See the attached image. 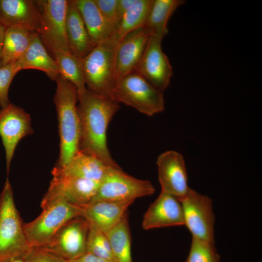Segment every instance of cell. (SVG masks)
<instances>
[{"mask_svg": "<svg viewBox=\"0 0 262 262\" xmlns=\"http://www.w3.org/2000/svg\"><path fill=\"white\" fill-rule=\"evenodd\" d=\"M32 248L25 236L7 177L0 195V260L26 253Z\"/></svg>", "mask_w": 262, "mask_h": 262, "instance_id": "cell-6", "label": "cell"}, {"mask_svg": "<svg viewBox=\"0 0 262 262\" xmlns=\"http://www.w3.org/2000/svg\"><path fill=\"white\" fill-rule=\"evenodd\" d=\"M78 102L80 151L97 158L109 166L119 167L110 154L106 136L108 125L120 108L119 103L87 88L78 96Z\"/></svg>", "mask_w": 262, "mask_h": 262, "instance_id": "cell-1", "label": "cell"}, {"mask_svg": "<svg viewBox=\"0 0 262 262\" xmlns=\"http://www.w3.org/2000/svg\"><path fill=\"white\" fill-rule=\"evenodd\" d=\"M155 191V188L149 180L129 175L120 167H111L100 182L92 202L100 200L134 201L137 198L152 195Z\"/></svg>", "mask_w": 262, "mask_h": 262, "instance_id": "cell-8", "label": "cell"}, {"mask_svg": "<svg viewBox=\"0 0 262 262\" xmlns=\"http://www.w3.org/2000/svg\"><path fill=\"white\" fill-rule=\"evenodd\" d=\"M16 63L20 70H39L45 73L51 80L55 81L60 75L56 62L49 54L40 34L36 32H33L26 51Z\"/></svg>", "mask_w": 262, "mask_h": 262, "instance_id": "cell-20", "label": "cell"}, {"mask_svg": "<svg viewBox=\"0 0 262 262\" xmlns=\"http://www.w3.org/2000/svg\"><path fill=\"white\" fill-rule=\"evenodd\" d=\"M114 262H132L131 237L127 214L106 234Z\"/></svg>", "mask_w": 262, "mask_h": 262, "instance_id": "cell-26", "label": "cell"}, {"mask_svg": "<svg viewBox=\"0 0 262 262\" xmlns=\"http://www.w3.org/2000/svg\"><path fill=\"white\" fill-rule=\"evenodd\" d=\"M111 167L97 158L81 151L65 166L54 167L52 172L100 182Z\"/></svg>", "mask_w": 262, "mask_h": 262, "instance_id": "cell-21", "label": "cell"}, {"mask_svg": "<svg viewBox=\"0 0 262 262\" xmlns=\"http://www.w3.org/2000/svg\"><path fill=\"white\" fill-rule=\"evenodd\" d=\"M58 66L60 75L76 87L78 96L86 89L82 59L70 51H58L53 55Z\"/></svg>", "mask_w": 262, "mask_h": 262, "instance_id": "cell-27", "label": "cell"}, {"mask_svg": "<svg viewBox=\"0 0 262 262\" xmlns=\"http://www.w3.org/2000/svg\"><path fill=\"white\" fill-rule=\"evenodd\" d=\"M156 163L161 191L181 201L190 188L182 155L176 151H166L158 156Z\"/></svg>", "mask_w": 262, "mask_h": 262, "instance_id": "cell-14", "label": "cell"}, {"mask_svg": "<svg viewBox=\"0 0 262 262\" xmlns=\"http://www.w3.org/2000/svg\"><path fill=\"white\" fill-rule=\"evenodd\" d=\"M214 244L192 238L184 262H220V256Z\"/></svg>", "mask_w": 262, "mask_h": 262, "instance_id": "cell-29", "label": "cell"}, {"mask_svg": "<svg viewBox=\"0 0 262 262\" xmlns=\"http://www.w3.org/2000/svg\"><path fill=\"white\" fill-rule=\"evenodd\" d=\"M149 37L142 26L128 33L118 42L115 52L116 81L135 70L143 56Z\"/></svg>", "mask_w": 262, "mask_h": 262, "instance_id": "cell-15", "label": "cell"}, {"mask_svg": "<svg viewBox=\"0 0 262 262\" xmlns=\"http://www.w3.org/2000/svg\"><path fill=\"white\" fill-rule=\"evenodd\" d=\"M20 71L16 62L0 67V106L1 109L5 108L10 103L8 98L9 87L15 76Z\"/></svg>", "mask_w": 262, "mask_h": 262, "instance_id": "cell-30", "label": "cell"}, {"mask_svg": "<svg viewBox=\"0 0 262 262\" xmlns=\"http://www.w3.org/2000/svg\"><path fill=\"white\" fill-rule=\"evenodd\" d=\"M0 23L39 33L40 15L34 0H0Z\"/></svg>", "mask_w": 262, "mask_h": 262, "instance_id": "cell-18", "label": "cell"}, {"mask_svg": "<svg viewBox=\"0 0 262 262\" xmlns=\"http://www.w3.org/2000/svg\"><path fill=\"white\" fill-rule=\"evenodd\" d=\"M153 0H137L123 15L110 38L116 43L131 31L144 25Z\"/></svg>", "mask_w": 262, "mask_h": 262, "instance_id": "cell-25", "label": "cell"}, {"mask_svg": "<svg viewBox=\"0 0 262 262\" xmlns=\"http://www.w3.org/2000/svg\"><path fill=\"white\" fill-rule=\"evenodd\" d=\"M66 30L69 51L78 57L84 58L94 46L74 0H67Z\"/></svg>", "mask_w": 262, "mask_h": 262, "instance_id": "cell-19", "label": "cell"}, {"mask_svg": "<svg viewBox=\"0 0 262 262\" xmlns=\"http://www.w3.org/2000/svg\"><path fill=\"white\" fill-rule=\"evenodd\" d=\"M66 262H67V261H66Z\"/></svg>", "mask_w": 262, "mask_h": 262, "instance_id": "cell-37", "label": "cell"}, {"mask_svg": "<svg viewBox=\"0 0 262 262\" xmlns=\"http://www.w3.org/2000/svg\"><path fill=\"white\" fill-rule=\"evenodd\" d=\"M28 262H66V261L43 248L32 247Z\"/></svg>", "mask_w": 262, "mask_h": 262, "instance_id": "cell-32", "label": "cell"}, {"mask_svg": "<svg viewBox=\"0 0 262 262\" xmlns=\"http://www.w3.org/2000/svg\"><path fill=\"white\" fill-rule=\"evenodd\" d=\"M31 251V250L25 254L0 259V262H28L29 256Z\"/></svg>", "mask_w": 262, "mask_h": 262, "instance_id": "cell-35", "label": "cell"}, {"mask_svg": "<svg viewBox=\"0 0 262 262\" xmlns=\"http://www.w3.org/2000/svg\"><path fill=\"white\" fill-rule=\"evenodd\" d=\"M41 207V213L23 224L25 236L31 247H45L65 224L80 216L79 207L61 198L44 196Z\"/></svg>", "mask_w": 262, "mask_h": 262, "instance_id": "cell-3", "label": "cell"}, {"mask_svg": "<svg viewBox=\"0 0 262 262\" xmlns=\"http://www.w3.org/2000/svg\"><path fill=\"white\" fill-rule=\"evenodd\" d=\"M7 27L0 23V55L2 49Z\"/></svg>", "mask_w": 262, "mask_h": 262, "instance_id": "cell-36", "label": "cell"}, {"mask_svg": "<svg viewBox=\"0 0 262 262\" xmlns=\"http://www.w3.org/2000/svg\"><path fill=\"white\" fill-rule=\"evenodd\" d=\"M137 0H118L117 14L119 21L123 15L136 2Z\"/></svg>", "mask_w": 262, "mask_h": 262, "instance_id": "cell-34", "label": "cell"}, {"mask_svg": "<svg viewBox=\"0 0 262 262\" xmlns=\"http://www.w3.org/2000/svg\"><path fill=\"white\" fill-rule=\"evenodd\" d=\"M117 44L110 38L95 46L82 59L86 88L111 99L116 81L115 52Z\"/></svg>", "mask_w": 262, "mask_h": 262, "instance_id": "cell-5", "label": "cell"}, {"mask_svg": "<svg viewBox=\"0 0 262 262\" xmlns=\"http://www.w3.org/2000/svg\"><path fill=\"white\" fill-rule=\"evenodd\" d=\"M33 32L18 27L6 28L0 55V67L17 62L26 51Z\"/></svg>", "mask_w": 262, "mask_h": 262, "instance_id": "cell-24", "label": "cell"}, {"mask_svg": "<svg viewBox=\"0 0 262 262\" xmlns=\"http://www.w3.org/2000/svg\"><path fill=\"white\" fill-rule=\"evenodd\" d=\"M162 41L160 38L149 35L143 56L134 71L163 92L170 84L173 69L162 50Z\"/></svg>", "mask_w": 262, "mask_h": 262, "instance_id": "cell-12", "label": "cell"}, {"mask_svg": "<svg viewBox=\"0 0 262 262\" xmlns=\"http://www.w3.org/2000/svg\"><path fill=\"white\" fill-rule=\"evenodd\" d=\"M40 15L39 32L43 44L53 55L69 51L66 30V0H34Z\"/></svg>", "mask_w": 262, "mask_h": 262, "instance_id": "cell-7", "label": "cell"}, {"mask_svg": "<svg viewBox=\"0 0 262 262\" xmlns=\"http://www.w3.org/2000/svg\"><path fill=\"white\" fill-rule=\"evenodd\" d=\"M93 46L109 39L114 29L100 12L94 0H74Z\"/></svg>", "mask_w": 262, "mask_h": 262, "instance_id": "cell-22", "label": "cell"}, {"mask_svg": "<svg viewBox=\"0 0 262 262\" xmlns=\"http://www.w3.org/2000/svg\"><path fill=\"white\" fill-rule=\"evenodd\" d=\"M185 2L184 0H153L143 26L148 34L163 40L168 33L167 24L169 18Z\"/></svg>", "mask_w": 262, "mask_h": 262, "instance_id": "cell-23", "label": "cell"}, {"mask_svg": "<svg viewBox=\"0 0 262 262\" xmlns=\"http://www.w3.org/2000/svg\"><path fill=\"white\" fill-rule=\"evenodd\" d=\"M111 98L118 103L131 107L149 116L164 109L163 92L156 88L135 71L115 81Z\"/></svg>", "mask_w": 262, "mask_h": 262, "instance_id": "cell-4", "label": "cell"}, {"mask_svg": "<svg viewBox=\"0 0 262 262\" xmlns=\"http://www.w3.org/2000/svg\"><path fill=\"white\" fill-rule=\"evenodd\" d=\"M134 201L96 200L79 207L80 216L106 235L118 224Z\"/></svg>", "mask_w": 262, "mask_h": 262, "instance_id": "cell-17", "label": "cell"}, {"mask_svg": "<svg viewBox=\"0 0 262 262\" xmlns=\"http://www.w3.org/2000/svg\"><path fill=\"white\" fill-rule=\"evenodd\" d=\"M88 224L87 252L109 262H114L107 235L95 226Z\"/></svg>", "mask_w": 262, "mask_h": 262, "instance_id": "cell-28", "label": "cell"}, {"mask_svg": "<svg viewBox=\"0 0 262 262\" xmlns=\"http://www.w3.org/2000/svg\"><path fill=\"white\" fill-rule=\"evenodd\" d=\"M33 133L29 114L10 103L0 110V137L3 145L7 175L16 148L24 137Z\"/></svg>", "mask_w": 262, "mask_h": 262, "instance_id": "cell-11", "label": "cell"}, {"mask_svg": "<svg viewBox=\"0 0 262 262\" xmlns=\"http://www.w3.org/2000/svg\"><path fill=\"white\" fill-rule=\"evenodd\" d=\"M94 1L104 17L115 31L119 22L117 14L118 0H94Z\"/></svg>", "mask_w": 262, "mask_h": 262, "instance_id": "cell-31", "label": "cell"}, {"mask_svg": "<svg viewBox=\"0 0 262 262\" xmlns=\"http://www.w3.org/2000/svg\"><path fill=\"white\" fill-rule=\"evenodd\" d=\"M66 261L67 262H109L88 252L76 259Z\"/></svg>", "mask_w": 262, "mask_h": 262, "instance_id": "cell-33", "label": "cell"}, {"mask_svg": "<svg viewBox=\"0 0 262 262\" xmlns=\"http://www.w3.org/2000/svg\"><path fill=\"white\" fill-rule=\"evenodd\" d=\"M184 225L180 200L161 191L143 216L142 226L145 230Z\"/></svg>", "mask_w": 262, "mask_h": 262, "instance_id": "cell-16", "label": "cell"}, {"mask_svg": "<svg viewBox=\"0 0 262 262\" xmlns=\"http://www.w3.org/2000/svg\"><path fill=\"white\" fill-rule=\"evenodd\" d=\"M89 224L83 217L73 218L65 224L50 242L42 247L66 261L87 253Z\"/></svg>", "mask_w": 262, "mask_h": 262, "instance_id": "cell-10", "label": "cell"}, {"mask_svg": "<svg viewBox=\"0 0 262 262\" xmlns=\"http://www.w3.org/2000/svg\"><path fill=\"white\" fill-rule=\"evenodd\" d=\"M52 179L44 196L61 198L78 206L86 205L95 197L100 182L51 172Z\"/></svg>", "mask_w": 262, "mask_h": 262, "instance_id": "cell-13", "label": "cell"}, {"mask_svg": "<svg viewBox=\"0 0 262 262\" xmlns=\"http://www.w3.org/2000/svg\"><path fill=\"white\" fill-rule=\"evenodd\" d=\"M181 202L184 225L192 238L214 243V215L211 198L190 188Z\"/></svg>", "mask_w": 262, "mask_h": 262, "instance_id": "cell-9", "label": "cell"}, {"mask_svg": "<svg viewBox=\"0 0 262 262\" xmlns=\"http://www.w3.org/2000/svg\"><path fill=\"white\" fill-rule=\"evenodd\" d=\"M53 101L58 122L60 153L57 166L66 165L80 151L81 124L77 110L78 94L71 82L59 75L55 80Z\"/></svg>", "mask_w": 262, "mask_h": 262, "instance_id": "cell-2", "label": "cell"}]
</instances>
